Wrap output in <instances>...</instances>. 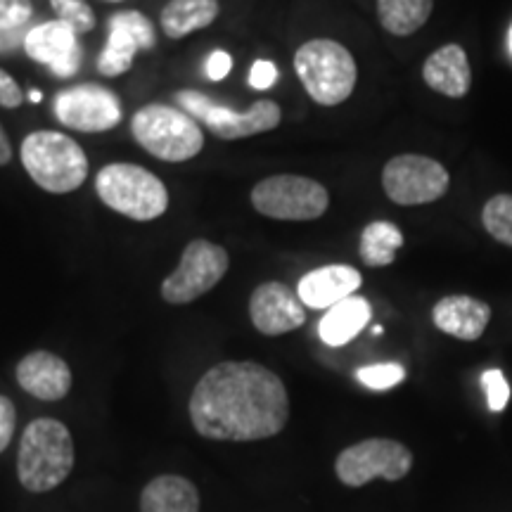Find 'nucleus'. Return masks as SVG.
Wrapping results in <instances>:
<instances>
[{"mask_svg":"<svg viewBox=\"0 0 512 512\" xmlns=\"http://www.w3.org/2000/svg\"><path fill=\"white\" fill-rule=\"evenodd\" d=\"M188 408L195 432L214 441L271 439L290 420L283 380L254 361H223L207 370Z\"/></svg>","mask_w":512,"mask_h":512,"instance_id":"1","label":"nucleus"},{"mask_svg":"<svg viewBox=\"0 0 512 512\" xmlns=\"http://www.w3.org/2000/svg\"><path fill=\"white\" fill-rule=\"evenodd\" d=\"M74 470V439L69 427L55 418L29 422L19 441L17 477L31 494H46Z\"/></svg>","mask_w":512,"mask_h":512,"instance_id":"2","label":"nucleus"},{"mask_svg":"<svg viewBox=\"0 0 512 512\" xmlns=\"http://www.w3.org/2000/svg\"><path fill=\"white\" fill-rule=\"evenodd\" d=\"M24 171L38 188L67 195L79 190L88 178V157L81 145L60 131H34L22 140Z\"/></svg>","mask_w":512,"mask_h":512,"instance_id":"3","label":"nucleus"},{"mask_svg":"<svg viewBox=\"0 0 512 512\" xmlns=\"http://www.w3.org/2000/svg\"><path fill=\"white\" fill-rule=\"evenodd\" d=\"M294 72L313 102L323 107L342 105L358 81L354 55L332 38H313L294 53Z\"/></svg>","mask_w":512,"mask_h":512,"instance_id":"4","label":"nucleus"},{"mask_svg":"<svg viewBox=\"0 0 512 512\" xmlns=\"http://www.w3.org/2000/svg\"><path fill=\"white\" fill-rule=\"evenodd\" d=\"M95 192L105 207L131 221H155L169 209V190L145 166L114 162L95 176Z\"/></svg>","mask_w":512,"mask_h":512,"instance_id":"5","label":"nucleus"},{"mask_svg":"<svg viewBox=\"0 0 512 512\" xmlns=\"http://www.w3.org/2000/svg\"><path fill=\"white\" fill-rule=\"evenodd\" d=\"M131 136L162 162L181 164L197 157L204 147L202 126L190 114L169 105H145L133 114Z\"/></svg>","mask_w":512,"mask_h":512,"instance_id":"6","label":"nucleus"},{"mask_svg":"<svg viewBox=\"0 0 512 512\" xmlns=\"http://www.w3.org/2000/svg\"><path fill=\"white\" fill-rule=\"evenodd\" d=\"M176 102L183 107L185 114L207 126L221 140H240L268 133L278 128L280 119H283L278 102L273 100L254 102L247 112L230 110V107L219 105L200 91H178Z\"/></svg>","mask_w":512,"mask_h":512,"instance_id":"7","label":"nucleus"},{"mask_svg":"<svg viewBox=\"0 0 512 512\" xmlns=\"http://www.w3.org/2000/svg\"><path fill=\"white\" fill-rule=\"evenodd\" d=\"M252 207L275 221H316L328 211L330 195L313 178L280 174L254 185Z\"/></svg>","mask_w":512,"mask_h":512,"instance_id":"8","label":"nucleus"},{"mask_svg":"<svg viewBox=\"0 0 512 512\" xmlns=\"http://www.w3.org/2000/svg\"><path fill=\"white\" fill-rule=\"evenodd\" d=\"M413 470L411 448L396 439H366L344 448L335 460V475L344 486L361 489L373 479L399 482Z\"/></svg>","mask_w":512,"mask_h":512,"instance_id":"9","label":"nucleus"},{"mask_svg":"<svg viewBox=\"0 0 512 512\" xmlns=\"http://www.w3.org/2000/svg\"><path fill=\"white\" fill-rule=\"evenodd\" d=\"M230 256L226 249L209 240H192L183 249L176 271L162 283V299L166 304L183 306L214 290L228 273Z\"/></svg>","mask_w":512,"mask_h":512,"instance_id":"10","label":"nucleus"},{"mask_svg":"<svg viewBox=\"0 0 512 512\" xmlns=\"http://www.w3.org/2000/svg\"><path fill=\"white\" fill-rule=\"evenodd\" d=\"M451 176L446 166L432 157L399 155L382 169V190L394 204L420 207L437 202L448 192Z\"/></svg>","mask_w":512,"mask_h":512,"instance_id":"11","label":"nucleus"},{"mask_svg":"<svg viewBox=\"0 0 512 512\" xmlns=\"http://www.w3.org/2000/svg\"><path fill=\"white\" fill-rule=\"evenodd\" d=\"M53 112L55 119L72 131L102 133L119 126L121 102L110 88L98 83H81L55 95Z\"/></svg>","mask_w":512,"mask_h":512,"instance_id":"12","label":"nucleus"},{"mask_svg":"<svg viewBox=\"0 0 512 512\" xmlns=\"http://www.w3.org/2000/svg\"><path fill=\"white\" fill-rule=\"evenodd\" d=\"M107 27H110V36L98 55V72L107 79L126 74L140 50H152L157 46L155 24L138 10L114 12Z\"/></svg>","mask_w":512,"mask_h":512,"instance_id":"13","label":"nucleus"},{"mask_svg":"<svg viewBox=\"0 0 512 512\" xmlns=\"http://www.w3.org/2000/svg\"><path fill=\"white\" fill-rule=\"evenodd\" d=\"M249 318L261 335L278 337L302 328L306 323V309L292 287L278 283V280H268L252 292Z\"/></svg>","mask_w":512,"mask_h":512,"instance_id":"14","label":"nucleus"},{"mask_svg":"<svg viewBox=\"0 0 512 512\" xmlns=\"http://www.w3.org/2000/svg\"><path fill=\"white\" fill-rule=\"evenodd\" d=\"M24 53L48 67L57 79H72L81 67L79 34L60 19L31 27L24 41Z\"/></svg>","mask_w":512,"mask_h":512,"instance_id":"15","label":"nucleus"},{"mask_svg":"<svg viewBox=\"0 0 512 512\" xmlns=\"http://www.w3.org/2000/svg\"><path fill=\"white\" fill-rule=\"evenodd\" d=\"M15 375L19 387L41 401H60L72 389L67 361L50 351H31L17 363Z\"/></svg>","mask_w":512,"mask_h":512,"instance_id":"16","label":"nucleus"},{"mask_svg":"<svg viewBox=\"0 0 512 512\" xmlns=\"http://www.w3.org/2000/svg\"><path fill=\"white\" fill-rule=\"evenodd\" d=\"M363 285V275L354 266L330 264L306 273L297 285V294L309 309H332V306L354 297Z\"/></svg>","mask_w":512,"mask_h":512,"instance_id":"17","label":"nucleus"},{"mask_svg":"<svg viewBox=\"0 0 512 512\" xmlns=\"http://www.w3.org/2000/svg\"><path fill=\"white\" fill-rule=\"evenodd\" d=\"M491 320V306L470 294H448L432 309V323L448 337L475 342Z\"/></svg>","mask_w":512,"mask_h":512,"instance_id":"18","label":"nucleus"},{"mask_svg":"<svg viewBox=\"0 0 512 512\" xmlns=\"http://www.w3.org/2000/svg\"><path fill=\"white\" fill-rule=\"evenodd\" d=\"M422 81L444 98H465L472 88V67L463 46L448 43L434 50L422 64Z\"/></svg>","mask_w":512,"mask_h":512,"instance_id":"19","label":"nucleus"},{"mask_svg":"<svg viewBox=\"0 0 512 512\" xmlns=\"http://www.w3.org/2000/svg\"><path fill=\"white\" fill-rule=\"evenodd\" d=\"M140 512H200V491L181 475L155 477L140 494Z\"/></svg>","mask_w":512,"mask_h":512,"instance_id":"20","label":"nucleus"},{"mask_svg":"<svg viewBox=\"0 0 512 512\" xmlns=\"http://www.w3.org/2000/svg\"><path fill=\"white\" fill-rule=\"evenodd\" d=\"M370 304L363 297H349L328 309L318 325V335L328 347H344L368 325Z\"/></svg>","mask_w":512,"mask_h":512,"instance_id":"21","label":"nucleus"},{"mask_svg":"<svg viewBox=\"0 0 512 512\" xmlns=\"http://www.w3.org/2000/svg\"><path fill=\"white\" fill-rule=\"evenodd\" d=\"M219 12V0H171L164 5L159 22H162L164 36L181 41V38L214 24Z\"/></svg>","mask_w":512,"mask_h":512,"instance_id":"22","label":"nucleus"},{"mask_svg":"<svg viewBox=\"0 0 512 512\" xmlns=\"http://www.w3.org/2000/svg\"><path fill=\"white\" fill-rule=\"evenodd\" d=\"M434 0H377V19L392 36H411L432 17Z\"/></svg>","mask_w":512,"mask_h":512,"instance_id":"23","label":"nucleus"},{"mask_svg":"<svg viewBox=\"0 0 512 512\" xmlns=\"http://www.w3.org/2000/svg\"><path fill=\"white\" fill-rule=\"evenodd\" d=\"M403 247L401 228L392 221H373L363 228L358 254L368 268L392 266L396 252Z\"/></svg>","mask_w":512,"mask_h":512,"instance_id":"24","label":"nucleus"},{"mask_svg":"<svg viewBox=\"0 0 512 512\" xmlns=\"http://www.w3.org/2000/svg\"><path fill=\"white\" fill-rule=\"evenodd\" d=\"M482 226L486 233L505 247H512V195H494L482 209Z\"/></svg>","mask_w":512,"mask_h":512,"instance_id":"25","label":"nucleus"},{"mask_svg":"<svg viewBox=\"0 0 512 512\" xmlns=\"http://www.w3.org/2000/svg\"><path fill=\"white\" fill-rule=\"evenodd\" d=\"M50 5L57 12V19L69 24L79 36L95 29V12L86 0H50Z\"/></svg>","mask_w":512,"mask_h":512,"instance_id":"26","label":"nucleus"},{"mask_svg":"<svg viewBox=\"0 0 512 512\" xmlns=\"http://www.w3.org/2000/svg\"><path fill=\"white\" fill-rule=\"evenodd\" d=\"M356 380L373 392H384L406 380V370L399 363H375V366L358 368Z\"/></svg>","mask_w":512,"mask_h":512,"instance_id":"27","label":"nucleus"},{"mask_svg":"<svg viewBox=\"0 0 512 512\" xmlns=\"http://www.w3.org/2000/svg\"><path fill=\"white\" fill-rule=\"evenodd\" d=\"M482 387H484V394H486V403H489V408L494 413H501L505 411V406H508L510 401V387L508 382H505V377L501 370H486L482 375Z\"/></svg>","mask_w":512,"mask_h":512,"instance_id":"28","label":"nucleus"},{"mask_svg":"<svg viewBox=\"0 0 512 512\" xmlns=\"http://www.w3.org/2000/svg\"><path fill=\"white\" fill-rule=\"evenodd\" d=\"M34 17L31 0H0V29L29 27Z\"/></svg>","mask_w":512,"mask_h":512,"instance_id":"29","label":"nucleus"},{"mask_svg":"<svg viewBox=\"0 0 512 512\" xmlns=\"http://www.w3.org/2000/svg\"><path fill=\"white\" fill-rule=\"evenodd\" d=\"M15 425H17L15 403H12L8 396L0 394V453L10 446L12 434H15Z\"/></svg>","mask_w":512,"mask_h":512,"instance_id":"30","label":"nucleus"},{"mask_svg":"<svg viewBox=\"0 0 512 512\" xmlns=\"http://www.w3.org/2000/svg\"><path fill=\"white\" fill-rule=\"evenodd\" d=\"M278 81V67L271 60H256L249 69V86L256 91H268Z\"/></svg>","mask_w":512,"mask_h":512,"instance_id":"31","label":"nucleus"},{"mask_svg":"<svg viewBox=\"0 0 512 512\" xmlns=\"http://www.w3.org/2000/svg\"><path fill=\"white\" fill-rule=\"evenodd\" d=\"M22 102L24 93L22 88H19V83L12 79L8 72L0 69V107H5V110H17V107H22Z\"/></svg>","mask_w":512,"mask_h":512,"instance_id":"32","label":"nucleus"},{"mask_svg":"<svg viewBox=\"0 0 512 512\" xmlns=\"http://www.w3.org/2000/svg\"><path fill=\"white\" fill-rule=\"evenodd\" d=\"M233 69V57H230L226 50H214L204 62V74H207L209 81H223Z\"/></svg>","mask_w":512,"mask_h":512,"instance_id":"33","label":"nucleus"},{"mask_svg":"<svg viewBox=\"0 0 512 512\" xmlns=\"http://www.w3.org/2000/svg\"><path fill=\"white\" fill-rule=\"evenodd\" d=\"M27 34H29V27H22V29H0V55L17 53L19 48H24Z\"/></svg>","mask_w":512,"mask_h":512,"instance_id":"34","label":"nucleus"},{"mask_svg":"<svg viewBox=\"0 0 512 512\" xmlns=\"http://www.w3.org/2000/svg\"><path fill=\"white\" fill-rule=\"evenodd\" d=\"M10 159H12V147H10L8 133H5L3 126H0V166L10 164Z\"/></svg>","mask_w":512,"mask_h":512,"instance_id":"35","label":"nucleus"},{"mask_svg":"<svg viewBox=\"0 0 512 512\" xmlns=\"http://www.w3.org/2000/svg\"><path fill=\"white\" fill-rule=\"evenodd\" d=\"M29 100H31V102H41V100H43V93L36 91V88H34V91L29 93Z\"/></svg>","mask_w":512,"mask_h":512,"instance_id":"36","label":"nucleus"},{"mask_svg":"<svg viewBox=\"0 0 512 512\" xmlns=\"http://www.w3.org/2000/svg\"><path fill=\"white\" fill-rule=\"evenodd\" d=\"M508 46H510V53H512V27H510V36H508Z\"/></svg>","mask_w":512,"mask_h":512,"instance_id":"37","label":"nucleus"},{"mask_svg":"<svg viewBox=\"0 0 512 512\" xmlns=\"http://www.w3.org/2000/svg\"><path fill=\"white\" fill-rule=\"evenodd\" d=\"M110 3H121V0H110Z\"/></svg>","mask_w":512,"mask_h":512,"instance_id":"38","label":"nucleus"}]
</instances>
